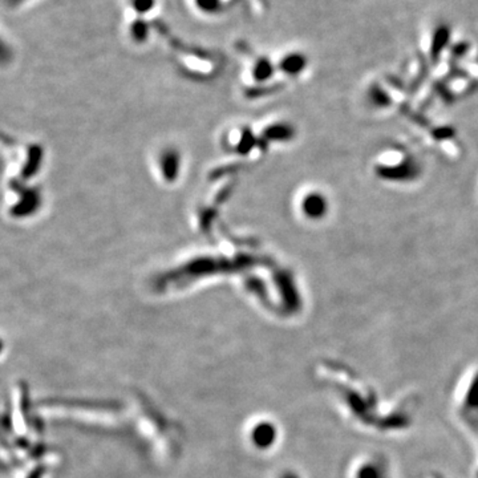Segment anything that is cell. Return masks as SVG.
Instances as JSON below:
<instances>
[{"label": "cell", "mask_w": 478, "mask_h": 478, "mask_svg": "<svg viewBox=\"0 0 478 478\" xmlns=\"http://www.w3.org/2000/svg\"><path fill=\"white\" fill-rule=\"evenodd\" d=\"M132 31H133V35L140 39V37L145 35L144 31H146V25L142 23V20H137V23L133 25V30H132Z\"/></svg>", "instance_id": "cell-3"}, {"label": "cell", "mask_w": 478, "mask_h": 478, "mask_svg": "<svg viewBox=\"0 0 478 478\" xmlns=\"http://www.w3.org/2000/svg\"><path fill=\"white\" fill-rule=\"evenodd\" d=\"M10 4H12V6H16V4H19V3H22V1H24V0H7Z\"/></svg>", "instance_id": "cell-4"}, {"label": "cell", "mask_w": 478, "mask_h": 478, "mask_svg": "<svg viewBox=\"0 0 478 478\" xmlns=\"http://www.w3.org/2000/svg\"><path fill=\"white\" fill-rule=\"evenodd\" d=\"M134 10L139 13H145L149 12L154 6V0H132Z\"/></svg>", "instance_id": "cell-1"}, {"label": "cell", "mask_w": 478, "mask_h": 478, "mask_svg": "<svg viewBox=\"0 0 478 478\" xmlns=\"http://www.w3.org/2000/svg\"><path fill=\"white\" fill-rule=\"evenodd\" d=\"M196 3L205 12H214L220 6V0H196Z\"/></svg>", "instance_id": "cell-2"}]
</instances>
